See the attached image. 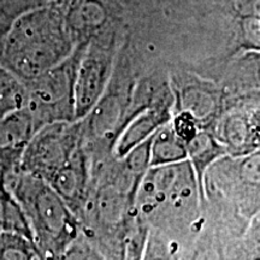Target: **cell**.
<instances>
[{"mask_svg":"<svg viewBox=\"0 0 260 260\" xmlns=\"http://www.w3.org/2000/svg\"><path fill=\"white\" fill-rule=\"evenodd\" d=\"M170 124L184 144L189 142L198 133L203 129V126L194 116L187 111H174L170 119Z\"/></svg>","mask_w":260,"mask_h":260,"instance_id":"cell-20","label":"cell"},{"mask_svg":"<svg viewBox=\"0 0 260 260\" xmlns=\"http://www.w3.org/2000/svg\"><path fill=\"white\" fill-rule=\"evenodd\" d=\"M229 155H246L259 151L258 102L237 103L224 107L209 129Z\"/></svg>","mask_w":260,"mask_h":260,"instance_id":"cell-8","label":"cell"},{"mask_svg":"<svg viewBox=\"0 0 260 260\" xmlns=\"http://www.w3.org/2000/svg\"><path fill=\"white\" fill-rule=\"evenodd\" d=\"M5 187L21 207L40 255L59 260L81 234L69 206L47 182L19 168L8 174Z\"/></svg>","mask_w":260,"mask_h":260,"instance_id":"cell-4","label":"cell"},{"mask_svg":"<svg viewBox=\"0 0 260 260\" xmlns=\"http://www.w3.org/2000/svg\"><path fill=\"white\" fill-rule=\"evenodd\" d=\"M184 160H187V146L168 122L149 140V168L177 164Z\"/></svg>","mask_w":260,"mask_h":260,"instance_id":"cell-15","label":"cell"},{"mask_svg":"<svg viewBox=\"0 0 260 260\" xmlns=\"http://www.w3.org/2000/svg\"><path fill=\"white\" fill-rule=\"evenodd\" d=\"M241 37L243 45L259 50V14L241 15Z\"/></svg>","mask_w":260,"mask_h":260,"instance_id":"cell-22","label":"cell"},{"mask_svg":"<svg viewBox=\"0 0 260 260\" xmlns=\"http://www.w3.org/2000/svg\"><path fill=\"white\" fill-rule=\"evenodd\" d=\"M75 44L63 10L44 5L11 22L3 42L0 65L28 82L68 59Z\"/></svg>","mask_w":260,"mask_h":260,"instance_id":"cell-3","label":"cell"},{"mask_svg":"<svg viewBox=\"0 0 260 260\" xmlns=\"http://www.w3.org/2000/svg\"><path fill=\"white\" fill-rule=\"evenodd\" d=\"M82 145L81 122H56L41 126L22 152L19 169L48 182Z\"/></svg>","mask_w":260,"mask_h":260,"instance_id":"cell-6","label":"cell"},{"mask_svg":"<svg viewBox=\"0 0 260 260\" xmlns=\"http://www.w3.org/2000/svg\"><path fill=\"white\" fill-rule=\"evenodd\" d=\"M25 87L23 82L0 65V119L24 106Z\"/></svg>","mask_w":260,"mask_h":260,"instance_id":"cell-18","label":"cell"},{"mask_svg":"<svg viewBox=\"0 0 260 260\" xmlns=\"http://www.w3.org/2000/svg\"><path fill=\"white\" fill-rule=\"evenodd\" d=\"M172 112L174 110L167 109V107H153V109L145 110L130 118V121L123 126L113 144V157H124L133 148L148 141L160 126L170 122Z\"/></svg>","mask_w":260,"mask_h":260,"instance_id":"cell-11","label":"cell"},{"mask_svg":"<svg viewBox=\"0 0 260 260\" xmlns=\"http://www.w3.org/2000/svg\"><path fill=\"white\" fill-rule=\"evenodd\" d=\"M182 243L165 234L149 229L141 260H180Z\"/></svg>","mask_w":260,"mask_h":260,"instance_id":"cell-19","label":"cell"},{"mask_svg":"<svg viewBox=\"0 0 260 260\" xmlns=\"http://www.w3.org/2000/svg\"><path fill=\"white\" fill-rule=\"evenodd\" d=\"M135 212L149 229L183 243L204 224L203 195L189 161L149 168L140 182Z\"/></svg>","mask_w":260,"mask_h":260,"instance_id":"cell-2","label":"cell"},{"mask_svg":"<svg viewBox=\"0 0 260 260\" xmlns=\"http://www.w3.org/2000/svg\"><path fill=\"white\" fill-rule=\"evenodd\" d=\"M186 146L187 160L189 161L195 176H197L201 195H203V180L205 172L214 161L226 155V151L209 129H201L189 142H187Z\"/></svg>","mask_w":260,"mask_h":260,"instance_id":"cell-14","label":"cell"},{"mask_svg":"<svg viewBox=\"0 0 260 260\" xmlns=\"http://www.w3.org/2000/svg\"><path fill=\"white\" fill-rule=\"evenodd\" d=\"M19 168V159L0 153V194L6 193L5 181L8 174Z\"/></svg>","mask_w":260,"mask_h":260,"instance_id":"cell-23","label":"cell"},{"mask_svg":"<svg viewBox=\"0 0 260 260\" xmlns=\"http://www.w3.org/2000/svg\"><path fill=\"white\" fill-rule=\"evenodd\" d=\"M59 260H106L93 245L81 235L77 237L68 249L63 253Z\"/></svg>","mask_w":260,"mask_h":260,"instance_id":"cell-21","label":"cell"},{"mask_svg":"<svg viewBox=\"0 0 260 260\" xmlns=\"http://www.w3.org/2000/svg\"><path fill=\"white\" fill-rule=\"evenodd\" d=\"M113 44L87 45L77 65L74 81V117L81 121L88 115L111 82Z\"/></svg>","mask_w":260,"mask_h":260,"instance_id":"cell-7","label":"cell"},{"mask_svg":"<svg viewBox=\"0 0 260 260\" xmlns=\"http://www.w3.org/2000/svg\"><path fill=\"white\" fill-rule=\"evenodd\" d=\"M41 128L25 106L0 119V153L21 159L22 152Z\"/></svg>","mask_w":260,"mask_h":260,"instance_id":"cell-12","label":"cell"},{"mask_svg":"<svg viewBox=\"0 0 260 260\" xmlns=\"http://www.w3.org/2000/svg\"><path fill=\"white\" fill-rule=\"evenodd\" d=\"M37 246L30 237L12 232H0V260H38Z\"/></svg>","mask_w":260,"mask_h":260,"instance_id":"cell-17","label":"cell"},{"mask_svg":"<svg viewBox=\"0 0 260 260\" xmlns=\"http://www.w3.org/2000/svg\"><path fill=\"white\" fill-rule=\"evenodd\" d=\"M180 260H225L223 240L205 218L203 226L182 243Z\"/></svg>","mask_w":260,"mask_h":260,"instance_id":"cell-16","label":"cell"},{"mask_svg":"<svg viewBox=\"0 0 260 260\" xmlns=\"http://www.w3.org/2000/svg\"><path fill=\"white\" fill-rule=\"evenodd\" d=\"M65 18L77 46L80 44H89L92 35L105 23L106 12L98 0H81Z\"/></svg>","mask_w":260,"mask_h":260,"instance_id":"cell-13","label":"cell"},{"mask_svg":"<svg viewBox=\"0 0 260 260\" xmlns=\"http://www.w3.org/2000/svg\"><path fill=\"white\" fill-rule=\"evenodd\" d=\"M38 260H45V259H44V258H42V256H40V258H39Z\"/></svg>","mask_w":260,"mask_h":260,"instance_id":"cell-24","label":"cell"},{"mask_svg":"<svg viewBox=\"0 0 260 260\" xmlns=\"http://www.w3.org/2000/svg\"><path fill=\"white\" fill-rule=\"evenodd\" d=\"M170 86L175 96L174 111L189 112L203 129H210L225 107L222 94L209 82L188 79Z\"/></svg>","mask_w":260,"mask_h":260,"instance_id":"cell-9","label":"cell"},{"mask_svg":"<svg viewBox=\"0 0 260 260\" xmlns=\"http://www.w3.org/2000/svg\"><path fill=\"white\" fill-rule=\"evenodd\" d=\"M203 206L206 223L224 243L242 236L260 210V152L224 155L205 172Z\"/></svg>","mask_w":260,"mask_h":260,"instance_id":"cell-1","label":"cell"},{"mask_svg":"<svg viewBox=\"0 0 260 260\" xmlns=\"http://www.w3.org/2000/svg\"><path fill=\"white\" fill-rule=\"evenodd\" d=\"M89 182L90 158L82 142L70 160L47 183L69 206L77 219L86 201Z\"/></svg>","mask_w":260,"mask_h":260,"instance_id":"cell-10","label":"cell"},{"mask_svg":"<svg viewBox=\"0 0 260 260\" xmlns=\"http://www.w3.org/2000/svg\"><path fill=\"white\" fill-rule=\"evenodd\" d=\"M87 45H77L63 63L23 83L24 106L41 126L56 122H76L74 117V81Z\"/></svg>","mask_w":260,"mask_h":260,"instance_id":"cell-5","label":"cell"}]
</instances>
